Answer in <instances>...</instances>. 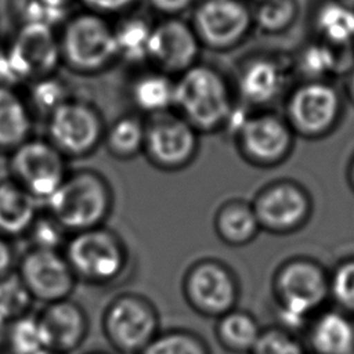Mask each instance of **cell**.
<instances>
[{
	"mask_svg": "<svg viewBox=\"0 0 354 354\" xmlns=\"http://www.w3.org/2000/svg\"><path fill=\"white\" fill-rule=\"evenodd\" d=\"M8 324L1 315H0V354L6 351V340H7V330H8Z\"/></svg>",
	"mask_w": 354,
	"mask_h": 354,
	"instance_id": "44",
	"label": "cell"
},
{
	"mask_svg": "<svg viewBox=\"0 0 354 354\" xmlns=\"http://www.w3.org/2000/svg\"><path fill=\"white\" fill-rule=\"evenodd\" d=\"M313 39L335 47H354V7L318 0L310 12Z\"/></svg>",
	"mask_w": 354,
	"mask_h": 354,
	"instance_id": "22",
	"label": "cell"
},
{
	"mask_svg": "<svg viewBox=\"0 0 354 354\" xmlns=\"http://www.w3.org/2000/svg\"><path fill=\"white\" fill-rule=\"evenodd\" d=\"M148 3L165 17H178V14L195 6L196 0H148Z\"/></svg>",
	"mask_w": 354,
	"mask_h": 354,
	"instance_id": "40",
	"label": "cell"
},
{
	"mask_svg": "<svg viewBox=\"0 0 354 354\" xmlns=\"http://www.w3.org/2000/svg\"><path fill=\"white\" fill-rule=\"evenodd\" d=\"M43 205L69 234H75L104 225L113 207V192L105 176L79 169L69 171Z\"/></svg>",
	"mask_w": 354,
	"mask_h": 354,
	"instance_id": "3",
	"label": "cell"
},
{
	"mask_svg": "<svg viewBox=\"0 0 354 354\" xmlns=\"http://www.w3.org/2000/svg\"><path fill=\"white\" fill-rule=\"evenodd\" d=\"M213 225L217 238L232 248L252 243L261 231L252 203L243 199L223 202L214 213Z\"/></svg>",
	"mask_w": 354,
	"mask_h": 354,
	"instance_id": "24",
	"label": "cell"
},
{
	"mask_svg": "<svg viewBox=\"0 0 354 354\" xmlns=\"http://www.w3.org/2000/svg\"><path fill=\"white\" fill-rule=\"evenodd\" d=\"M69 235L71 234L54 216L47 210H41L33 221L26 238L30 242V248L62 252Z\"/></svg>",
	"mask_w": 354,
	"mask_h": 354,
	"instance_id": "35",
	"label": "cell"
},
{
	"mask_svg": "<svg viewBox=\"0 0 354 354\" xmlns=\"http://www.w3.org/2000/svg\"><path fill=\"white\" fill-rule=\"evenodd\" d=\"M15 271L35 301L44 306L71 297L77 283L62 252L29 248L18 257Z\"/></svg>",
	"mask_w": 354,
	"mask_h": 354,
	"instance_id": "16",
	"label": "cell"
},
{
	"mask_svg": "<svg viewBox=\"0 0 354 354\" xmlns=\"http://www.w3.org/2000/svg\"><path fill=\"white\" fill-rule=\"evenodd\" d=\"M339 1H342V3H344V4H347V6L354 7V0H339Z\"/></svg>",
	"mask_w": 354,
	"mask_h": 354,
	"instance_id": "47",
	"label": "cell"
},
{
	"mask_svg": "<svg viewBox=\"0 0 354 354\" xmlns=\"http://www.w3.org/2000/svg\"><path fill=\"white\" fill-rule=\"evenodd\" d=\"M346 180H347V184H348L350 189L354 192V152L351 153V156H350V159L347 162Z\"/></svg>",
	"mask_w": 354,
	"mask_h": 354,
	"instance_id": "43",
	"label": "cell"
},
{
	"mask_svg": "<svg viewBox=\"0 0 354 354\" xmlns=\"http://www.w3.org/2000/svg\"><path fill=\"white\" fill-rule=\"evenodd\" d=\"M47 1H51V3H55V4H61V6H71V1L72 0H47Z\"/></svg>",
	"mask_w": 354,
	"mask_h": 354,
	"instance_id": "45",
	"label": "cell"
},
{
	"mask_svg": "<svg viewBox=\"0 0 354 354\" xmlns=\"http://www.w3.org/2000/svg\"><path fill=\"white\" fill-rule=\"evenodd\" d=\"M250 203L261 231L275 235H288L303 228L314 207L308 189L292 178L263 185Z\"/></svg>",
	"mask_w": 354,
	"mask_h": 354,
	"instance_id": "11",
	"label": "cell"
},
{
	"mask_svg": "<svg viewBox=\"0 0 354 354\" xmlns=\"http://www.w3.org/2000/svg\"><path fill=\"white\" fill-rule=\"evenodd\" d=\"M71 98V87L57 73L30 82L25 97L32 113H39L46 119Z\"/></svg>",
	"mask_w": 354,
	"mask_h": 354,
	"instance_id": "31",
	"label": "cell"
},
{
	"mask_svg": "<svg viewBox=\"0 0 354 354\" xmlns=\"http://www.w3.org/2000/svg\"><path fill=\"white\" fill-rule=\"evenodd\" d=\"M308 343L315 354H354V321L340 310L318 313L308 325Z\"/></svg>",
	"mask_w": 354,
	"mask_h": 354,
	"instance_id": "23",
	"label": "cell"
},
{
	"mask_svg": "<svg viewBox=\"0 0 354 354\" xmlns=\"http://www.w3.org/2000/svg\"><path fill=\"white\" fill-rule=\"evenodd\" d=\"M35 299L14 270L0 279V315L11 322L30 314Z\"/></svg>",
	"mask_w": 354,
	"mask_h": 354,
	"instance_id": "34",
	"label": "cell"
},
{
	"mask_svg": "<svg viewBox=\"0 0 354 354\" xmlns=\"http://www.w3.org/2000/svg\"><path fill=\"white\" fill-rule=\"evenodd\" d=\"M105 129L100 109L73 97L46 119V138L65 158H84L93 153L102 144Z\"/></svg>",
	"mask_w": 354,
	"mask_h": 354,
	"instance_id": "9",
	"label": "cell"
},
{
	"mask_svg": "<svg viewBox=\"0 0 354 354\" xmlns=\"http://www.w3.org/2000/svg\"><path fill=\"white\" fill-rule=\"evenodd\" d=\"M181 288L187 304L196 314L214 319L236 308L241 297L235 271L214 257L194 261L184 272Z\"/></svg>",
	"mask_w": 354,
	"mask_h": 354,
	"instance_id": "8",
	"label": "cell"
},
{
	"mask_svg": "<svg viewBox=\"0 0 354 354\" xmlns=\"http://www.w3.org/2000/svg\"><path fill=\"white\" fill-rule=\"evenodd\" d=\"M293 75L292 57L275 54L248 57L236 73L239 102L253 111L270 109L272 104L286 97Z\"/></svg>",
	"mask_w": 354,
	"mask_h": 354,
	"instance_id": "15",
	"label": "cell"
},
{
	"mask_svg": "<svg viewBox=\"0 0 354 354\" xmlns=\"http://www.w3.org/2000/svg\"><path fill=\"white\" fill-rule=\"evenodd\" d=\"M283 118L296 137L321 140L340 124L344 98L329 80H300L285 97Z\"/></svg>",
	"mask_w": 354,
	"mask_h": 354,
	"instance_id": "6",
	"label": "cell"
},
{
	"mask_svg": "<svg viewBox=\"0 0 354 354\" xmlns=\"http://www.w3.org/2000/svg\"><path fill=\"white\" fill-rule=\"evenodd\" d=\"M145 126L147 120L140 115L124 113L106 126L102 144L109 155L116 159L126 160L136 158L144 152Z\"/></svg>",
	"mask_w": 354,
	"mask_h": 354,
	"instance_id": "29",
	"label": "cell"
},
{
	"mask_svg": "<svg viewBox=\"0 0 354 354\" xmlns=\"http://www.w3.org/2000/svg\"><path fill=\"white\" fill-rule=\"evenodd\" d=\"M140 354H212L207 342L185 328L162 329Z\"/></svg>",
	"mask_w": 354,
	"mask_h": 354,
	"instance_id": "33",
	"label": "cell"
},
{
	"mask_svg": "<svg viewBox=\"0 0 354 354\" xmlns=\"http://www.w3.org/2000/svg\"><path fill=\"white\" fill-rule=\"evenodd\" d=\"M86 354H111L108 351H104V350H93V351H88Z\"/></svg>",
	"mask_w": 354,
	"mask_h": 354,
	"instance_id": "46",
	"label": "cell"
},
{
	"mask_svg": "<svg viewBox=\"0 0 354 354\" xmlns=\"http://www.w3.org/2000/svg\"><path fill=\"white\" fill-rule=\"evenodd\" d=\"M101 328L119 354H140L162 330L156 306L137 292H122L111 299L102 311Z\"/></svg>",
	"mask_w": 354,
	"mask_h": 354,
	"instance_id": "7",
	"label": "cell"
},
{
	"mask_svg": "<svg viewBox=\"0 0 354 354\" xmlns=\"http://www.w3.org/2000/svg\"><path fill=\"white\" fill-rule=\"evenodd\" d=\"M250 354H306V348L292 332L281 326H271L263 328Z\"/></svg>",
	"mask_w": 354,
	"mask_h": 354,
	"instance_id": "38",
	"label": "cell"
},
{
	"mask_svg": "<svg viewBox=\"0 0 354 354\" xmlns=\"http://www.w3.org/2000/svg\"><path fill=\"white\" fill-rule=\"evenodd\" d=\"M19 24H35L51 29L61 28L71 17L69 7L47 0H22L19 4Z\"/></svg>",
	"mask_w": 354,
	"mask_h": 354,
	"instance_id": "36",
	"label": "cell"
},
{
	"mask_svg": "<svg viewBox=\"0 0 354 354\" xmlns=\"http://www.w3.org/2000/svg\"><path fill=\"white\" fill-rule=\"evenodd\" d=\"M7 43L29 77V83L57 73L62 64L58 35L51 28L18 24L15 33Z\"/></svg>",
	"mask_w": 354,
	"mask_h": 354,
	"instance_id": "18",
	"label": "cell"
},
{
	"mask_svg": "<svg viewBox=\"0 0 354 354\" xmlns=\"http://www.w3.org/2000/svg\"><path fill=\"white\" fill-rule=\"evenodd\" d=\"M62 253L77 282L93 286L116 283L130 263L127 245L116 231L105 225L71 234Z\"/></svg>",
	"mask_w": 354,
	"mask_h": 354,
	"instance_id": "4",
	"label": "cell"
},
{
	"mask_svg": "<svg viewBox=\"0 0 354 354\" xmlns=\"http://www.w3.org/2000/svg\"><path fill=\"white\" fill-rule=\"evenodd\" d=\"M37 317L51 351L72 354L87 337L88 315L83 306L71 297L46 304Z\"/></svg>",
	"mask_w": 354,
	"mask_h": 354,
	"instance_id": "19",
	"label": "cell"
},
{
	"mask_svg": "<svg viewBox=\"0 0 354 354\" xmlns=\"http://www.w3.org/2000/svg\"><path fill=\"white\" fill-rule=\"evenodd\" d=\"M234 105L231 86L216 66L198 62L176 76L173 111L199 134L223 130Z\"/></svg>",
	"mask_w": 354,
	"mask_h": 354,
	"instance_id": "1",
	"label": "cell"
},
{
	"mask_svg": "<svg viewBox=\"0 0 354 354\" xmlns=\"http://www.w3.org/2000/svg\"><path fill=\"white\" fill-rule=\"evenodd\" d=\"M58 41L62 64L80 75L100 73L118 59L113 25L87 10L66 19Z\"/></svg>",
	"mask_w": 354,
	"mask_h": 354,
	"instance_id": "5",
	"label": "cell"
},
{
	"mask_svg": "<svg viewBox=\"0 0 354 354\" xmlns=\"http://www.w3.org/2000/svg\"><path fill=\"white\" fill-rule=\"evenodd\" d=\"M295 73L301 80H329L346 77L354 65V47H335L313 39L292 57Z\"/></svg>",
	"mask_w": 354,
	"mask_h": 354,
	"instance_id": "20",
	"label": "cell"
},
{
	"mask_svg": "<svg viewBox=\"0 0 354 354\" xmlns=\"http://www.w3.org/2000/svg\"><path fill=\"white\" fill-rule=\"evenodd\" d=\"M263 328L257 318L239 307L216 319L214 336L218 344L232 354H250L257 344Z\"/></svg>",
	"mask_w": 354,
	"mask_h": 354,
	"instance_id": "27",
	"label": "cell"
},
{
	"mask_svg": "<svg viewBox=\"0 0 354 354\" xmlns=\"http://www.w3.org/2000/svg\"><path fill=\"white\" fill-rule=\"evenodd\" d=\"M198 148L199 133L177 112L148 118L142 153L155 167L166 171L181 170L195 159Z\"/></svg>",
	"mask_w": 354,
	"mask_h": 354,
	"instance_id": "14",
	"label": "cell"
},
{
	"mask_svg": "<svg viewBox=\"0 0 354 354\" xmlns=\"http://www.w3.org/2000/svg\"><path fill=\"white\" fill-rule=\"evenodd\" d=\"M10 178L44 203L66 174V158L44 137H30L8 153Z\"/></svg>",
	"mask_w": 354,
	"mask_h": 354,
	"instance_id": "10",
	"label": "cell"
},
{
	"mask_svg": "<svg viewBox=\"0 0 354 354\" xmlns=\"http://www.w3.org/2000/svg\"><path fill=\"white\" fill-rule=\"evenodd\" d=\"M33 113L15 88L0 86V153H10L32 137Z\"/></svg>",
	"mask_w": 354,
	"mask_h": 354,
	"instance_id": "26",
	"label": "cell"
},
{
	"mask_svg": "<svg viewBox=\"0 0 354 354\" xmlns=\"http://www.w3.org/2000/svg\"><path fill=\"white\" fill-rule=\"evenodd\" d=\"M17 253L12 242L0 236V279L15 270Z\"/></svg>",
	"mask_w": 354,
	"mask_h": 354,
	"instance_id": "41",
	"label": "cell"
},
{
	"mask_svg": "<svg viewBox=\"0 0 354 354\" xmlns=\"http://www.w3.org/2000/svg\"><path fill=\"white\" fill-rule=\"evenodd\" d=\"M202 44L189 22L180 17H165L153 24L148 62L155 69L178 76L199 62Z\"/></svg>",
	"mask_w": 354,
	"mask_h": 354,
	"instance_id": "17",
	"label": "cell"
},
{
	"mask_svg": "<svg viewBox=\"0 0 354 354\" xmlns=\"http://www.w3.org/2000/svg\"><path fill=\"white\" fill-rule=\"evenodd\" d=\"M191 26L202 47L228 51L241 46L254 28L245 0H201L195 3Z\"/></svg>",
	"mask_w": 354,
	"mask_h": 354,
	"instance_id": "13",
	"label": "cell"
},
{
	"mask_svg": "<svg viewBox=\"0 0 354 354\" xmlns=\"http://www.w3.org/2000/svg\"><path fill=\"white\" fill-rule=\"evenodd\" d=\"M80 1L87 11L100 14L102 17L126 12L137 3V0H80Z\"/></svg>",
	"mask_w": 354,
	"mask_h": 354,
	"instance_id": "39",
	"label": "cell"
},
{
	"mask_svg": "<svg viewBox=\"0 0 354 354\" xmlns=\"http://www.w3.org/2000/svg\"><path fill=\"white\" fill-rule=\"evenodd\" d=\"M346 79V95L347 98L350 100V102L354 105V65L353 68L350 69V72L347 73V76L344 77Z\"/></svg>",
	"mask_w": 354,
	"mask_h": 354,
	"instance_id": "42",
	"label": "cell"
},
{
	"mask_svg": "<svg viewBox=\"0 0 354 354\" xmlns=\"http://www.w3.org/2000/svg\"><path fill=\"white\" fill-rule=\"evenodd\" d=\"M40 354H61V353H55V351H51V350H46V351L40 353Z\"/></svg>",
	"mask_w": 354,
	"mask_h": 354,
	"instance_id": "48",
	"label": "cell"
},
{
	"mask_svg": "<svg viewBox=\"0 0 354 354\" xmlns=\"http://www.w3.org/2000/svg\"><path fill=\"white\" fill-rule=\"evenodd\" d=\"M174 88L176 77L153 68L138 73L131 80L129 94L138 112L155 116L173 111Z\"/></svg>",
	"mask_w": 354,
	"mask_h": 354,
	"instance_id": "25",
	"label": "cell"
},
{
	"mask_svg": "<svg viewBox=\"0 0 354 354\" xmlns=\"http://www.w3.org/2000/svg\"><path fill=\"white\" fill-rule=\"evenodd\" d=\"M281 328L292 332L311 321L330 299L329 274L315 260L292 257L272 277Z\"/></svg>",
	"mask_w": 354,
	"mask_h": 354,
	"instance_id": "2",
	"label": "cell"
},
{
	"mask_svg": "<svg viewBox=\"0 0 354 354\" xmlns=\"http://www.w3.org/2000/svg\"><path fill=\"white\" fill-rule=\"evenodd\" d=\"M48 350L37 314H26L8 324L6 351L8 354H40Z\"/></svg>",
	"mask_w": 354,
	"mask_h": 354,
	"instance_id": "32",
	"label": "cell"
},
{
	"mask_svg": "<svg viewBox=\"0 0 354 354\" xmlns=\"http://www.w3.org/2000/svg\"><path fill=\"white\" fill-rule=\"evenodd\" d=\"M329 295L340 311L354 317V257L340 261L329 274Z\"/></svg>",
	"mask_w": 354,
	"mask_h": 354,
	"instance_id": "37",
	"label": "cell"
},
{
	"mask_svg": "<svg viewBox=\"0 0 354 354\" xmlns=\"http://www.w3.org/2000/svg\"><path fill=\"white\" fill-rule=\"evenodd\" d=\"M239 155L257 167H275L283 163L295 148L296 134L289 123L271 109L250 112L234 136Z\"/></svg>",
	"mask_w": 354,
	"mask_h": 354,
	"instance_id": "12",
	"label": "cell"
},
{
	"mask_svg": "<svg viewBox=\"0 0 354 354\" xmlns=\"http://www.w3.org/2000/svg\"><path fill=\"white\" fill-rule=\"evenodd\" d=\"M254 28L266 35H282L297 21V0H254L250 4Z\"/></svg>",
	"mask_w": 354,
	"mask_h": 354,
	"instance_id": "30",
	"label": "cell"
},
{
	"mask_svg": "<svg viewBox=\"0 0 354 354\" xmlns=\"http://www.w3.org/2000/svg\"><path fill=\"white\" fill-rule=\"evenodd\" d=\"M153 24L142 15H126L113 25L118 59L138 65L148 62Z\"/></svg>",
	"mask_w": 354,
	"mask_h": 354,
	"instance_id": "28",
	"label": "cell"
},
{
	"mask_svg": "<svg viewBox=\"0 0 354 354\" xmlns=\"http://www.w3.org/2000/svg\"><path fill=\"white\" fill-rule=\"evenodd\" d=\"M40 212V202L26 189L10 177L0 180V236H26Z\"/></svg>",
	"mask_w": 354,
	"mask_h": 354,
	"instance_id": "21",
	"label": "cell"
}]
</instances>
